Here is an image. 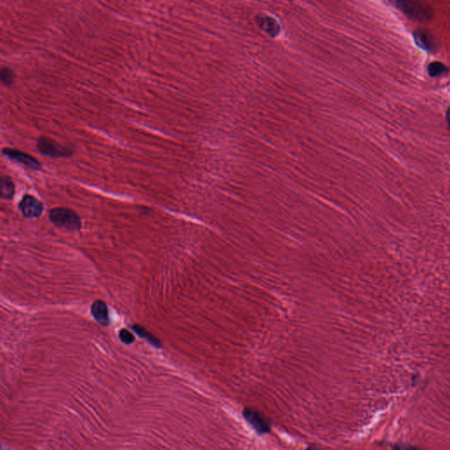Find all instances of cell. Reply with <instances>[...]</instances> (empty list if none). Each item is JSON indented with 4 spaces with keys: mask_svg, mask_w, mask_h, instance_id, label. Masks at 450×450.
<instances>
[{
    "mask_svg": "<svg viewBox=\"0 0 450 450\" xmlns=\"http://www.w3.org/2000/svg\"><path fill=\"white\" fill-rule=\"evenodd\" d=\"M49 218L54 225L69 230H78L81 227L80 218L71 209L57 208L50 210Z\"/></svg>",
    "mask_w": 450,
    "mask_h": 450,
    "instance_id": "6da1fadb",
    "label": "cell"
},
{
    "mask_svg": "<svg viewBox=\"0 0 450 450\" xmlns=\"http://www.w3.org/2000/svg\"><path fill=\"white\" fill-rule=\"evenodd\" d=\"M393 4L407 16L418 21H428L433 16V12L428 6L413 1H394Z\"/></svg>",
    "mask_w": 450,
    "mask_h": 450,
    "instance_id": "7a4b0ae2",
    "label": "cell"
},
{
    "mask_svg": "<svg viewBox=\"0 0 450 450\" xmlns=\"http://www.w3.org/2000/svg\"><path fill=\"white\" fill-rule=\"evenodd\" d=\"M243 416L258 434H265L270 432V426L268 422L266 421V418L258 411L253 408H246L243 411Z\"/></svg>",
    "mask_w": 450,
    "mask_h": 450,
    "instance_id": "3957f363",
    "label": "cell"
},
{
    "mask_svg": "<svg viewBox=\"0 0 450 450\" xmlns=\"http://www.w3.org/2000/svg\"><path fill=\"white\" fill-rule=\"evenodd\" d=\"M3 152H4V155L8 157L10 160L16 161L17 163H20L26 167H29L33 170L41 169V165L39 163V161L29 154L17 151V150H13V149H10V148H5L3 150Z\"/></svg>",
    "mask_w": 450,
    "mask_h": 450,
    "instance_id": "277c9868",
    "label": "cell"
},
{
    "mask_svg": "<svg viewBox=\"0 0 450 450\" xmlns=\"http://www.w3.org/2000/svg\"><path fill=\"white\" fill-rule=\"evenodd\" d=\"M38 150L43 153L44 155L50 156V157H65V156H70V150L66 149L64 147H62L58 145V143H55L49 139H46L44 137H41L38 140V144H37Z\"/></svg>",
    "mask_w": 450,
    "mask_h": 450,
    "instance_id": "5b68a950",
    "label": "cell"
},
{
    "mask_svg": "<svg viewBox=\"0 0 450 450\" xmlns=\"http://www.w3.org/2000/svg\"><path fill=\"white\" fill-rule=\"evenodd\" d=\"M20 209L25 217L33 218L41 216L43 206L32 195H25L20 202Z\"/></svg>",
    "mask_w": 450,
    "mask_h": 450,
    "instance_id": "8992f818",
    "label": "cell"
},
{
    "mask_svg": "<svg viewBox=\"0 0 450 450\" xmlns=\"http://www.w3.org/2000/svg\"><path fill=\"white\" fill-rule=\"evenodd\" d=\"M92 314L98 323L104 326H107L110 323L107 304L103 301H95L92 305Z\"/></svg>",
    "mask_w": 450,
    "mask_h": 450,
    "instance_id": "52a82bcc",
    "label": "cell"
},
{
    "mask_svg": "<svg viewBox=\"0 0 450 450\" xmlns=\"http://www.w3.org/2000/svg\"><path fill=\"white\" fill-rule=\"evenodd\" d=\"M256 23L263 31L272 36H275L280 33V25L272 17L258 15L256 17Z\"/></svg>",
    "mask_w": 450,
    "mask_h": 450,
    "instance_id": "ba28073f",
    "label": "cell"
},
{
    "mask_svg": "<svg viewBox=\"0 0 450 450\" xmlns=\"http://www.w3.org/2000/svg\"><path fill=\"white\" fill-rule=\"evenodd\" d=\"M414 40L419 48L425 50H431L434 48V42L433 37L429 33L423 30H418L414 33Z\"/></svg>",
    "mask_w": 450,
    "mask_h": 450,
    "instance_id": "9c48e42d",
    "label": "cell"
},
{
    "mask_svg": "<svg viewBox=\"0 0 450 450\" xmlns=\"http://www.w3.org/2000/svg\"><path fill=\"white\" fill-rule=\"evenodd\" d=\"M14 194V184L8 176L1 179V196L4 199H11Z\"/></svg>",
    "mask_w": 450,
    "mask_h": 450,
    "instance_id": "30bf717a",
    "label": "cell"
},
{
    "mask_svg": "<svg viewBox=\"0 0 450 450\" xmlns=\"http://www.w3.org/2000/svg\"><path fill=\"white\" fill-rule=\"evenodd\" d=\"M427 70H428V74L430 76L434 78V77H438L442 74L448 72V68L442 63L433 62L428 65Z\"/></svg>",
    "mask_w": 450,
    "mask_h": 450,
    "instance_id": "8fae6325",
    "label": "cell"
},
{
    "mask_svg": "<svg viewBox=\"0 0 450 450\" xmlns=\"http://www.w3.org/2000/svg\"><path fill=\"white\" fill-rule=\"evenodd\" d=\"M132 329H133V330H135V332H136L138 335L141 336V337H143V338H144V339H146V340H147L149 342H151V343H152L153 346L158 347V348L161 347V344H160L159 340H157V339L154 338V337H153V336H152L151 333H149V332H148L147 331L145 330V329H143V326H139V325H134V326L132 327Z\"/></svg>",
    "mask_w": 450,
    "mask_h": 450,
    "instance_id": "7c38bea8",
    "label": "cell"
},
{
    "mask_svg": "<svg viewBox=\"0 0 450 450\" xmlns=\"http://www.w3.org/2000/svg\"><path fill=\"white\" fill-rule=\"evenodd\" d=\"M0 77H1V80L2 82L4 83V85H11L12 81H13V72H12V70H10L9 68H5V67H3L1 69V74H0Z\"/></svg>",
    "mask_w": 450,
    "mask_h": 450,
    "instance_id": "4fadbf2b",
    "label": "cell"
},
{
    "mask_svg": "<svg viewBox=\"0 0 450 450\" xmlns=\"http://www.w3.org/2000/svg\"><path fill=\"white\" fill-rule=\"evenodd\" d=\"M119 336H120V339L122 340V341L125 344H131L132 342H134V340H135L134 335L129 331H127V330H125V329H123L120 332V335Z\"/></svg>",
    "mask_w": 450,
    "mask_h": 450,
    "instance_id": "5bb4252c",
    "label": "cell"
},
{
    "mask_svg": "<svg viewBox=\"0 0 450 450\" xmlns=\"http://www.w3.org/2000/svg\"><path fill=\"white\" fill-rule=\"evenodd\" d=\"M395 450H421L416 447L410 446V445H397L395 446Z\"/></svg>",
    "mask_w": 450,
    "mask_h": 450,
    "instance_id": "9a60e30c",
    "label": "cell"
},
{
    "mask_svg": "<svg viewBox=\"0 0 450 450\" xmlns=\"http://www.w3.org/2000/svg\"><path fill=\"white\" fill-rule=\"evenodd\" d=\"M446 118H447V123H448V125H449V129L450 130V107L447 111L446 114Z\"/></svg>",
    "mask_w": 450,
    "mask_h": 450,
    "instance_id": "2e32d148",
    "label": "cell"
},
{
    "mask_svg": "<svg viewBox=\"0 0 450 450\" xmlns=\"http://www.w3.org/2000/svg\"><path fill=\"white\" fill-rule=\"evenodd\" d=\"M322 450V449H320V448H319V447L311 446V447H309V448H308L307 450Z\"/></svg>",
    "mask_w": 450,
    "mask_h": 450,
    "instance_id": "e0dca14e",
    "label": "cell"
}]
</instances>
